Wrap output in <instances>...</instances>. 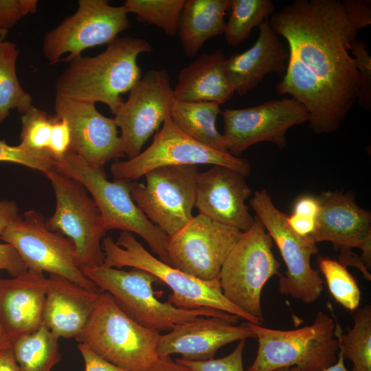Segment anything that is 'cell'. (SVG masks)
<instances>
[{
    "label": "cell",
    "instance_id": "30bf717a",
    "mask_svg": "<svg viewBox=\"0 0 371 371\" xmlns=\"http://www.w3.org/2000/svg\"><path fill=\"white\" fill-rule=\"evenodd\" d=\"M250 205L286 267L285 275L280 277L279 292L305 304L315 302L324 289L319 271L311 265V256L318 252L316 243L311 236H300L291 229L286 222L287 215L275 206L267 190L256 191Z\"/></svg>",
    "mask_w": 371,
    "mask_h": 371
},
{
    "label": "cell",
    "instance_id": "7dc6e473",
    "mask_svg": "<svg viewBox=\"0 0 371 371\" xmlns=\"http://www.w3.org/2000/svg\"><path fill=\"white\" fill-rule=\"evenodd\" d=\"M148 371H195L178 361L172 360L170 356L159 357Z\"/></svg>",
    "mask_w": 371,
    "mask_h": 371
},
{
    "label": "cell",
    "instance_id": "d590c367",
    "mask_svg": "<svg viewBox=\"0 0 371 371\" xmlns=\"http://www.w3.org/2000/svg\"><path fill=\"white\" fill-rule=\"evenodd\" d=\"M0 161L16 163L44 174L56 166V161L46 152H38L21 146H10L0 139Z\"/></svg>",
    "mask_w": 371,
    "mask_h": 371
},
{
    "label": "cell",
    "instance_id": "60d3db41",
    "mask_svg": "<svg viewBox=\"0 0 371 371\" xmlns=\"http://www.w3.org/2000/svg\"><path fill=\"white\" fill-rule=\"evenodd\" d=\"M27 267L16 249L9 243H0V271L16 276Z\"/></svg>",
    "mask_w": 371,
    "mask_h": 371
},
{
    "label": "cell",
    "instance_id": "83f0119b",
    "mask_svg": "<svg viewBox=\"0 0 371 371\" xmlns=\"http://www.w3.org/2000/svg\"><path fill=\"white\" fill-rule=\"evenodd\" d=\"M59 338L45 325L11 341L19 371H51L61 360Z\"/></svg>",
    "mask_w": 371,
    "mask_h": 371
},
{
    "label": "cell",
    "instance_id": "e0dca14e",
    "mask_svg": "<svg viewBox=\"0 0 371 371\" xmlns=\"http://www.w3.org/2000/svg\"><path fill=\"white\" fill-rule=\"evenodd\" d=\"M175 100L166 69L149 70L130 91L113 117L129 159L141 153L146 142L170 117Z\"/></svg>",
    "mask_w": 371,
    "mask_h": 371
},
{
    "label": "cell",
    "instance_id": "f6af8a7d",
    "mask_svg": "<svg viewBox=\"0 0 371 371\" xmlns=\"http://www.w3.org/2000/svg\"><path fill=\"white\" fill-rule=\"evenodd\" d=\"M0 371H19L11 341L3 338L0 339Z\"/></svg>",
    "mask_w": 371,
    "mask_h": 371
},
{
    "label": "cell",
    "instance_id": "484cf974",
    "mask_svg": "<svg viewBox=\"0 0 371 371\" xmlns=\"http://www.w3.org/2000/svg\"><path fill=\"white\" fill-rule=\"evenodd\" d=\"M230 0H186L177 34L184 54L194 57L209 39L224 34Z\"/></svg>",
    "mask_w": 371,
    "mask_h": 371
},
{
    "label": "cell",
    "instance_id": "4fadbf2b",
    "mask_svg": "<svg viewBox=\"0 0 371 371\" xmlns=\"http://www.w3.org/2000/svg\"><path fill=\"white\" fill-rule=\"evenodd\" d=\"M198 173L196 165L155 168L144 176L145 183L133 181L131 198L154 225L171 236L193 217Z\"/></svg>",
    "mask_w": 371,
    "mask_h": 371
},
{
    "label": "cell",
    "instance_id": "d6a6232c",
    "mask_svg": "<svg viewBox=\"0 0 371 371\" xmlns=\"http://www.w3.org/2000/svg\"><path fill=\"white\" fill-rule=\"evenodd\" d=\"M319 271L325 278L328 291L344 308L355 311L360 304L361 291L347 267L339 260L317 256Z\"/></svg>",
    "mask_w": 371,
    "mask_h": 371
},
{
    "label": "cell",
    "instance_id": "5b68a950",
    "mask_svg": "<svg viewBox=\"0 0 371 371\" xmlns=\"http://www.w3.org/2000/svg\"><path fill=\"white\" fill-rule=\"evenodd\" d=\"M102 247L104 255V266L119 269L130 267L151 273L159 282L171 289L172 293L168 296V302L176 307L215 308L262 325L224 297L218 280H201L157 259L135 239L132 233L122 232L116 242L107 236L103 239Z\"/></svg>",
    "mask_w": 371,
    "mask_h": 371
},
{
    "label": "cell",
    "instance_id": "8992f818",
    "mask_svg": "<svg viewBox=\"0 0 371 371\" xmlns=\"http://www.w3.org/2000/svg\"><path fill=\"white\" fill-rule=\"evenodd\" d=\"M258 341L256 358L248 371H273L298 368L323 371L337 360L335 319L322 311L311 325L293 330H277L247 322Z\"/></svg>",
    "mask_w": 371,
    "mask_h": 371
},
{
    "label": "cell",
    "instance_id": "ac0fdd59",
    "mask_svg": "<svg viewBox=\"0 0 371 371\" xmlns=\"http://www.w3.org/2000/svg\"><path fill=\"white\" fill-rule=\"evenodd\" d=\"M56 116L65 119L71 132L69 151L90 166L104 168L114 159L125 155L113 118L101 114L95 104L74 101L56 94Z\"/></svg>",
    "mask_w": 371,
    "mask_h": 371
},
{
    "label": "cell",
    "instance_id": "8fae6325",
    "mask_svg": "<svg viewBox=\"0 0 371 371\" xmlns=\"http://www.w3.org/2000/svg\"><path fill=\"white\" fill-rule=\"evenodd\" d=\"M199 164L229 168L244 177L249 175L251 170L247 159L199 143L184 133L168 117L146 150L133 158L113 162L111 172L115 179L134 181L155 168Z\"/></svg>",
    "mask_w": 371,
    "mask_h": 371
},
{
    "label": "cell",
    "instance_id": "9c48e42d",
    "mask_svg": "<svg viewBox=\"0 0 371 371\" xmlns=\"http://www.w3.org/2000/svg\"><path fill=\"white\" fill-rule=\"evenodd\" d=\"M45 175L56 195L55 212L45 219L46 227L73 243L81 270L103 265L101 240L107 230L95 201L82 183L65 175L56 166Z\"/></svg>",
    "mask_w": 371,
    "mask_h": 371
},
{
    "label": "cell",
    "instance_id": "816d5d0a",
    "mask_svg": "<svg viewBox=\"0 0 371 371\" xmlns=\"http://www.w3.org/2000/svg\"><path fill=\"white\" fill-rule=\"evenodd\" d=\"M0 339H1V330H0Z\"/></svg>",
    "mask_w": 371,
    "mask_h": 371
},
{
    "label": "cell",
    "instance_id": "2e32d148",
    "mask_svg": "<svg viewBox=\"0 0 371 371\" xmlns=\"http://www.w3.org/2000/svg\"><path fill=\"white\" fill-rule=\"evenodd\" d=\"M221 114L228 152L235 157L262 142H271L283 149L287 144L289 128L309 119L306 108L293 98L271 100L240 109H225Z\"/></svg>",
    "mask_w": 371,
    "mask_h": 371
},
{
    "label": "cell",
    "instance_id": "ab89813d",
    "mask_svg": "<svg viewBox=\"0 0 371 371\" xmlns=\"http://www.w3.org/2000/svg\"><path fill=\"white\" fill-rule=\"evenodd\" d=\"M345 15L357 32L371 24V1L370 0L341 1Z\"/></svg>",
    "mask_w": 371,
    "mask_h": 371
},
{
    "label": "cell",
    "instance_id": "277c9868",
    "mask_svg": "<svg viewBox=\"0 0 371 371\" xmlns=\"http://www.w3.org/2000/svg\"><path fill=\"white\" fill-rule=\"evenodd\" d=\"M161 335L135 322L109 293L101 291L87 326L76 339L122 368L148 371L159 359Z\"/></svg>",
    "mask_w": 371,
    "mask_h": 371
},
{
    "label": "cell",
    "instance_id": "ba28073f",
    "mask_svg": "<svg viewBox=\"0 0 371 371\" xmlns=\"http://www.w3.org/2000/svg\"><path fill=\"white\" fill-rule=\"evenodd\" d=\"M273 242L256 216L252 226L242 233L227 256L218 278L224 297L262 325V289L271 277L282 276L281 264L272 251Z\"/></svg>",
    "mask_w": 371,
    "mask_h": 371
},
{
    "label": "cell",
    "instance_id": "bcb514c9",
    "mask_svg": "<svg viewBox=\"0 0 371 371\" xmlns=\"http://www.w3.org/2000/svg\"><path fill=\"white\" fill-rule=\"evenodd\" d=\"M18 206L13 201H0V236L18 216Z\"/></svg>",
    "mask_w": 371,
    "mask_h": 371
},
{
    "label": "cell",
    "instance_id": "7402d4cb",
    "mask_svg": "<svg viewBox=\"0 0 371 371\" xmlns=\"http://www.w3.org/2000/svg\"><path fill=\"white\" fill-rule=\"evenodd\" d=\"M48 279L27 269L12 278H0L1 338L12 341L43 325Z\"/></svg>",
    "mask_w": 371,
    "mask_h": 371
},
{
    "label": "cell",
    "instance_id": "52a82bcc",
    "mask_svg": "<svg viewBox=\"0 0 371 371\" xmlns=\"http://www.w3.org/2000/svg\"><path fill=\"white\" fill-rule=\"evenodd\" d=\"M56 166L65 175L82 183L91 193L107 231L117 229L139 235L159 260L170 265L166 250L168 236L146 216L132 199L133 181H110L104 168L90 166L70 151L56 161Z\"/></svg>",
    "mask_w": 371,
    "mask_h": 371
},
{
    "label": "cell",
    "instance_id": "836d02e7",
    "mask_svg": "<svg viewBox=\"0 0 371 371\" xmlns=\"http://www.w3.org/2000/svg\"><path fill=\"white\" fill-rule=\"evenodd\" d=\"M54 116L32 106L22 115L20 135L21 146L38 152H46L49 144Z\"/></svg>",
    "mask_w": 371,
    "mask_h": 371
},
{
    "label": "cell",
    "instance_id": "3957f363",
    "mask_svg": "<svg viewBox=\"0 0 371 371\" xmlns=\"http://www.w3.org/2000/svg\"><path fill=\"white\" fill-rule=\"evenodd\" d=\"M101 291L109 293L117 306L139 325L161 332L201 316L224 318L236 324L239 317L212 308L186 309L159 300L153 286L159 282L151 273L137 268L131 271L102 265L82 270Z\"/></svg>",
    "mask_w": 371,
    "mask_h": 371
},
{
    "label": "cell",
    "instance_id": "603a6c76",
    "mask_svg": "<svg viewBox=\"0 0 371 371\" xmlns=\"http://www.w3.org/2000/svg\"><path fill=\"white\" fill-rule=\"evenodd\" d=\"M255 43L245 52L227 58L228 80L240 96L257 87L271 72L283 74L286 68L289 52L268 21L259 26Z\"/></svg>",
    "mask_w": 371,
    "mask_h": 371
},
{
    "label": "cell",
    "instance_id": "e575fe53",
    "mask_svg": "<svg viewBox=\"0 0 371 371\" xmlns=\"http://www.w3.org/2000/svg\"><path fill=\"white\" fill-rule=\"evenodd\" d=\"M368 43L355 41L350 52L355 60L358 73V94L357 102L364 110L371 109V56L367 49Z\"/></svg>",
    "mask_w": 371,
    "mask_h": 371
},
{
    "label": "cell",
    "instance_id": "f907efd6",
    "mask_svg": "<svg viewBox=\"0 0 371 371\" xmlns=\"http://www.w3.org/2000/svg\"><path fill=\"white\" fill-rule=\"evenodd\" d=\"M273 371H291V368H281Z\"/></svg>",
    "mask_w": 371,
    "mask_h": 371
},
{
    "label": "cell",
    "instance_id": "6da1fadb",
    "mask_svg": "<svg viewBox=\"0 0 371 371\" xmlns=\"http://www.w3.org/2000/svg\"><path fill=\"white\" fill-rule=\"evenodd\" d=\"M289 45L285 74L276 91L301 103L309 128L317 134L336 131L358 94V73L349 52L357 32L339 0H295L268 21Z\"/></svg>",
    "mask_w": 371,
    "mask_h": 371
},
{
    "label": "cell",
    "instance_id": "f546056e",
    "mask_svg": "<svg viewBox=\"0 0 371 371\" xmlns=\"http://www.w3.org/2000/svg\"><path fill=\"white\" fill-rule=\"evenodd\" d=\"M19 54L16 44L0 41V124L9 116L10 110L16 109L24 114L33 106L32 96L22 89L17 78Z\"/></svg>",
    "mask_w": 371,
    "mask_h": 371
},
{
    "label": "cell",
    "instance_id": "d6986e66",
    "mask_svg": "<svg viewBox=\"0 0 371 371\" xmlns=\"http://www.w3.org/2000/svg\"><path fill=\"white\" fill-rule=\"evenodd\" d=\"M320 210L311 234L317 243L331 242L340 251L359 249L368 269L371 265V214L359 206L352 192H324L318 196Z\"/></svg>",
    "mask_w": 371,
    "mask_h": 371
},
{
    "label": "cell",
    "instance_id": "ffe728a7",
    "mask_svg": "<svg viewBox=\"0 0 371 371\" xmlns=\"http://www.w3.org/2000/svg\"><path fill=\"white\" fill-rule=\"evenodd\" d=\"M245 177L229 168L220 166L199 172L194 203L199 214L243 232L248 230L254 218L245 205L251 189Z\"/></svg>",
    "mask_w": 371,
    "mask_h": 371
},
{
    "label": "cell",
    "instance_id": "cb8c5ba5",
    "mask_svg": "<svg viewBox=\"0 0 371 371\" xmlns=\"http://www.w3.org/2000/svg\"><path fill=\"white\" fill-rule=\"evenodd\" d=\"M45 325L58 338H76L85 329L100 291L85 289L68 279L49 274Z\"/></svg>",
    "mask_w": 371,
    "mask_h": 371
},
{
    "label": "cell",
    "instance_id": "4316f807",
    "mask_svg": "<svg viewBox=\"0 0 371 371\" xmlns=\"http://www.w3.org/2000/svg\"><path fill=\"white\" fill-rule=\"evenodd\" d=\"M220 113V104L214 102L175 100L170 117L192 139L208 148L229 153L225 139L216 126Z\"/></svg>",
    "mask_w": 371,
    "mask_h": 371
},
{
    "label": "cell",
    "instance_id": "1f68e13d",
    "mask_svg": "<svg viewBox=\"0 0 371 371\" xmlns=\"http://www.w3.org/2000/svg\"><path fill=\"white\" fill-rule=\"evenodd\" d=\"M186 0H126L127 13L135 14L139 21L155 25L168 36L177 34Z\"/></svg>",
    "mask_w": 371,
    "mask_h": 371
},
{
    "label": "cell",
    "instance_id": "74e56055",
    "mask_svg": "<svg viewBox=\"0 0 371 371\" xmlns=\"http://www.w3.org/2000/svg\"><path fill=\"white\" fill-rule=\"evenodd\" d=\"M37 0H0V30L8 31L19 20L37 10Z\"/></svg>",
    "mask_w": 371,
    "mask_h": 371
},
{
    "label": "cell",
    "instance_id": "8d00e7d4",
    "mask_svg": "<svg viewBox=\"0 0 371 371\" xmlns=\"http://www.w3.org/2000/svg\"><path fill=\"white\" fill-rule=\"evenodd\" d=\"M246 339L239 341L235 349L228 355L219 359L201 361H186L177 359L195 371H244L243 355Z\"/></svg>",
    "mask_w": 371,
    "mask_h": 371
},
{
    "label": "cell",
    "instance_id": "ee69618b",
    "mask_svg": "<svg viewBox=\"0 0 371 371\" xmlns=\"http://www.w3.org/2000/svg\"><path fill=\"white\" fill-rule=\"evenodd\" d=\"M286 222L294 232L302 236H311L316 225V219L294 214L286 216Z\"/></svg>",
    "mask_w": 371,
    "mask_h": 371
},
{
    "label": "cell",
    "instance_id": "9a60e30c",
    "mask_svg": "<svg viewBox=\"0 0 371 371\" xmlns=\"http://www.w3.org/2000/svg\"><path fill=\"white\" fill-rule=\"evenodd\" d=\"M242 233L199 214L168 237L170 265L203 281L218 280L222 265Z\"/></svg>",
    "mask_w": 371,
    "mask_h": 371
},
{
    "label": "cell",
    "instance_id": "7a4b0ae2",
    "mask_svg": "<svg viewBox=\"0 0 371 371\" xmlns=\"http://www.w3.org/2000/svg\"><path fill=\"white\" fill-rule=\"evenodd\" d=\"M152 51L145 39L117 37L100 54L72 60L56 81V94L74 101L104 103L115 114L124 102L121 95L142 78L138 56Z\"/></svg>",
    "mask_w": 371,
    "mask_h": 371
},
{
    "label": "cell",
    "instance_id": "d4e9b609",
    "mask_svg": "<svg viewBox=\"0 0 371 371\" xmlns=\"http://www.w3.org/2000/svg\"><path fill=\"white\" fill-rule=\"evenodd\" d=\"M226 62L220 49L201 54L179 73L173 89L175 100L214 102L220 105L229 101L235 92L227 78Z\"/></svg>",
    "mask_w": 371,
    "mask_h": 371
},
{
    "label": "cell",
    "instance_id": "44dd1931",
    "mask_svg": "<svg viewBox=\"0 0 371 371\" xmlns=\"http://www.w3.org/2000/svg\"><path fill=\"white\" fill-rule=\"evenodd\" d=\"M250 337L255 335L247 322L236 325L224 318L201 316L161 335L157 352L159 357L180 354L186 361H206L214 359L221 347Z\"/></svg>",
    "mask_w": 371,
    "mask_h": 371
},
{
    "label": "cell",
    "instance_id": "b9f144b4",
    "mask_svg": "<svg viewBox=\"0 0 371 371\" xmlns=\"http://www.w3.org/2000/svg\"><path fill=\"white\" fill-rule=\"evenodd\" d=\"M78 350L85 363V371H128L100 357L85 345L78 343Z\"/></svg>",
    "mask_w": 371,
    "mask_h": 371
},
{
    "label": "cell",
    "instance_id": "4dcf8cb0",
    "mask_svg": "<svg viewBox=\"0 0 371 371\" xmlns=\"http://www.w3.org/2000/svg\"><path fill=\"white\" fill-rule=\"evenodd\" d=\"M275 10L271 0H230V14L224 31L227 43L236 47L243 43L253 28L267 21Z\"/></svg>",
    "mask_w": 371,
    "mask_h": 371
},
{
    "label": "cell",
    "instance_id": "f35d334b",
    "mask_svg": "<svg viewBox=\"0 0 371 371\" xmlns=\"http://www.w3.org/2000/svg\"><path fill=\"white\" fill-rule=\"evenodd\" d=\"M71 132L67 122L54 116L47 152L56 161L61 160L69 151Z\"/></svg>",
    "mask_w": 371,
    "mask_h": 371
},
{
    "label": "cell",
    "instance_id": "7bdbcfd3",
    "mask_svg": "<svg viewBox=\"0 0 371 371\" xmlns=\"http://www.w3.org/2000/svg\"><path fill=\"white\" fill-rule=\"evenodd\" d=\"M320 210L318 197L304 195L299 197L293 205V214L303 217L317 219Z\"/></svg>",
    "mask_w": 371,
    "mask_h": 371
},
{
    "label": "cell",
    "instance_id": "7c38bea8",
    "mask_svg": "<svg viewBox=\"0 0 371 371\" xmlns=\"http://www.w3.org/2000/svg\"><path fill=\"white\" fill-rule=\"evenodd\" d=\"M17 251L27 269L64 277L79 286L100 291L80 269L73 243L45 226L43 214L30 210L14 220L0 236Z\"/></svg>",
    "mask_w": 371,
    "mask_h": 371
},
{
    "label": "cell",
    "instance_id": "c3c4849f",
    "mask_svg": "<svg viewBox=\"0 0 371 371\" xmlns=\"http://www.w3.org/2000/svg\"><path fill=\"white\" fill-rule=\"evenodd\" d=\"M291 371H301L298 368L293 367L291 368ZM323 371H356L355 369H352L351 370H348L346 369L345 365H344V359L342 356V354L339 351L337 355V361L326 368Z\"/></svg>",
    "mask_w": 371,
    "mask_h": 371
},
{
    "label": "cell",
    "instance_id": "f1b7e54d",
    "mask_svg": "<svg viewBox=\"0 0 371 371\" xmlns=\"http://www.w3.org/2000/svg\"><path fill=\"white\" fill-rule=\"evenodd\" d=\"M354 324L343 333L336 322L335 335L339 351L350 359L356 371H371V306L358 308L353 314Z\"/></svg>",
    "mask_w": 371,
    "mask_h": 371
},
{
    "label": "cell",
    "instance_id": "681fc988",
    "mask_svg": "<svg viewBox=\"0 0 371 371\" xmlns=\"http://www.w3.org/2000/svg\"><path fill=\"white\" fill-rule=\"evenodd\" d=\"M8 31L1 30H0V41H4L6 35L8 34Z\"/></svg>",
    "mask_w": 371,
    "mask_h": 371
},
{
    "label": "cell",
    "instance_id": "5bb4252c",
    "mask_svg": "<svg viewBox=\"0 0 371 371\" xmlns=\"http://www.w3.org/2000/svg\"><path fill=\"white\" fill-rule=\"evenodd\" d=\"M76 12L49 31L43 38V52L49 64L60 57L71 62L88 48L109 44L128 26L123 5L113 6L105 0H80Z\"/></svg>",
    "mask_w": 371,
    "mask_h": 371
}]
</instances>
